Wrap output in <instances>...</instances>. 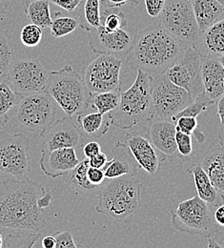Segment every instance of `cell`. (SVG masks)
<instances>
[{"mask_svg": "<svg viewBox=\"0 0 224 248\" xmlns=\"http://www.w3.org/2000/svg\"><path fill=\"white\" fill-rule=\"evenodd\" d=\"M79 161L75 148H61L51 151L41 150L38 163L46 176L56 179L75 168Z\"/></svg>", "mask_w": 224, "mask_h": 248, "instance_id": "18", "label": "cell"}, {"mask_svg": "<svg viewBox=\"0 0 224 248\" xmlns=\"http://www.w3.org/2000/svg\"><path fill=\"white\" fill-rule=\"evenodd\" d=\"M187 172L193 176L197 196L216 208L219 205L218 189L213 185L200 163H193L188 167Z\"/></svg>", "mask_w": 224, "mask_h": 248, "instance_id": "24", "label": "cell"}, {"mask_svg": "<svg viewBox=\"0 0 224 248\" xmlns=\"http://www.w3.org/2000/svg\"><path fill=\"white\" fill-rule=\"evenodd\" d=\"M187 48L158 22L134 36L127 64L155 77L164 73Z\"/></svg>", "mask_w": 224, "mask_h": 248, "instance_id": "2", "label": "cell"}, {"mask_svg": "<svg viewBox=\"0 0 224 248\" xmlns=\"http://www.w3.org/2000/svg\"><path fill=\"white\" fill-rule=\"evenodd\" d=\"M45 92L52 95L68 117H74L88 108L90 93L83 78L71 65L49 74Z\"/></svg>", "mask_w": 224, "mask_h": 248, "instance_id": "5", "label": "cell"}, {"mask_svg": "<svg viewBox=\"0 0 224 248\" xmlns=\"http://www.w3.org/2000/svg\"><path fill=\"white\" fill-rule=\"evenodd\" d=\"M3 242H4V237H3V234L0 232V248H3Z\"/></svg>", "mask_w": 224, "mask_h": 248, "instance_id": "52", "label": "cell"}, {"mask_svg": "<svg viewBox=\"0 0 224 248\" xmlns=\"http://www.w3.org/2000/svg\"><path fill=\"white\" fill-rule=\"evenodd\" d=\"M158 19L166 31L188 47L200 34L191 0H167Z\"/></svg>", "mask_w": 224, "mask_h": 248, "instance_id": "8", "label": "cell"}, {"mask_svg": "<svg viewBox=\"0 0 224 248\" xmlns=\"http://www.w3.org/2000/svg\"><path fill=\"white\" fill-rule=\"evenodd\" d=\"M89 162H90V166H92V167L103 169L108 162V158H107V155H105L104 153L100 152L99 154L89 158Z\"/></svg>", "mask_w": 224, "mask_h": 248, "instance_id": "44", "label": "cell"}, {"mask_svg": "<svg viewBox=\"0 0 224 248\" xmlns=\"http://www.w3.org/2000/svg\"><path fill=\"white\" fill-rule=\"evenodd\" d=\"M134 36L127 28L107 31L101 25L89 31V45L96 54L112 55L121 59L128 55Z\"/></svg>", "mask_w": 224, "mask_h": 248, "instance_id": "15", "label": "cell"}, {"mask_svg": "<svg viewBox=\"0 0 224 248\" xmlns=\"http://www.w3.org/2000/svg\"><path fill=\"white\" fill-rule=\"evenodd\" d=\"M56 103L46 92L23 95L16 106L15 118L27 130L41 131L55 122Z\"/></svg>", "mask_w": 224, "mask_h": 248, "instance_id": "11", "label": "cell"}, {"mask_svg": "<svg viewBox=\"0 0 224 248\" xmlns=\"http://www.w3.org/2000/svg\"><path fill=\"white\" fill-rule=\"evenodd\" d=\"M41 150L51 151L61 148H80L85 140L73 121L72 117H65L54 122L40 132Z\"/></svg>", "mask_w": 224, "mask_h": 248, "instance_id": "14", "label": "cell"}, {"mask_svg": "<svg viewBox=\"0 0 224 248\" xmlns=\"http://www.w3.org/2000/svg\"><path fill=\"white\" fill-rule=\"evenodd\" d=\"M147 123L146 135L154 146L166 158L179 156L176 142L177 129L175 123L162 120H150Z\"/></svg>", "mask_w": 224, "mask_h": 248, "instance_id": "17", "label": "cell"}, {"mask_svg": "<svg viewBox=\"0 0 224 248\" xmlns=\"http://www.w3.org/2000/svg\"><path fill=\"white\" fill-rule=\"evenodd\" d=\"M49 74L36 59L15 60L6 79L15 93L26 95L45 92Z\"/></svg>", "mask_w": 224, "mask_h": 248, "instance_id": "12", "label": "cell"}, {"mask_svg": "<svg viewBox=\"0 0 224 248\" xmlns=\"http://www.w3.org/2000/svg\"></svg>", "mask_w": 224, "mask_h": 248, "instance_id": "55", "label": "cell"}, {"mask_svg": "<svg viewBox=\"0 0 224 248\" xmlns=\"http://www.w3.org/2000/svg\"><path fill=\"white\" fill-rule=\"evenodd\" d=\"M78 14L79 27L89 31L101 24V0H82Z\"/></svg>", "mask_w": 224, "mask_h": 248, "instance_id": "28", "label": "cell"}, {"mask_svg": "<svg viewBox=\"0 0 224 248\" xmlns=\"http://www.w3.org/2000/svg\"><path fill=\"white\" fill-rule=\"evenodd\" d=\"M50 2L63 9L66 12L73 13L80 6L82 0H50Z\"/></svg>", "mask_w": 224, "mask_h": 248, "instance_id": "42", "label": "cell"}, {"mask_svg": "<svg viewBox=\"0 0 224 248\" xmlns=\"http://www.w3.org/2000/svg\"><path fill=\"white\" fill-rule=\"evenodd\" d=\"M50 0H26L24 12L30 23L41 29L51 26L53 18L50 10Z\"/></svg>", "mask_w": 224, "mask_h": 248, "instance_id": "27", "label": "cell"}, {"mask_svg": "<svg viewBox=\"0 0 224 248\" xmlns=\"http://www.w3.org/2000/svg\"><path fill=\"white\" fill-rule=\"evenodd\" d=\"M0 193V228L7 233H39L46 225L45 210L37 205V199L46 190L31 180L10 178L2 182Z\"/></svg>", "mask_w": 224, "mask_h": 248, "instance_id": "1", "label": "cell"}, {"mask_svg": "<svg viewBox=\"0 0 224 248\" xmlns=\"http://www.w3.org/2000/svg\"><path fill=\"white\" fill-rule=\"evenodd\" d=\"M110 121L107 116L96 113L87 115L77 114V127L79 128L85 141L95 140L105 135L110 127Z\"/></svg>", "mask_w": 224, "mask_h": 248, "instance_id": "25", "label": "cell"}, {"mask_svg": "<svg viewBox=\"0 0 224 248\" xmlns=\"http://www.w3.org/2000/svg\"><path fill=\"white\" fill-rule=\"evenodd\" d=\"M214 210L215 207L194 196L178 205L172 213V224L179 232L211 239L221 229L214 217Z\"/></svg>", "mask_w": 224, "mask_h": 248, "instance_id": "6", "label": "cell"}, {"mask_svg": "<svg viewBox=\"0 0 224 248\" xmlns=\"http://www.w3.org/2000/svg\"><path fill=\"white\" fill-rule=\"evenodd\" d=\"M152 76L136 69L133 85L121 91L119 106L108 115L110 124L122 130H129L136 124L151 119V83Z\"/></svg>", "mask_w": 224, "mask_h": 248, "instance_id": "3", "label": "cell"}, {"mask_svg": "<svg viewBox=\"0 0 224 248\" xmlns=\"http://www.w3.org/2000/svg\"><path fill=\"white\" fill-rule=\"evenodd\" d=\"M3 242V248H32L40 237L39 233L29 234H16L6 233Z\"/></svg>", "mask_w": 224, "mask_h": 248, "instance_id": "34", "label": "cell"}, {"mask_svg": "<svg viewBox=\"0 0 224 248\" xmlns=\"http://www.w3.org/2000/svg\"><path fill=\"white\" fill-rule=\"evenodd\" d=\"M164 74L174 84L186 90L194 98L204 90L201 75V56L192 46H189Z\"/></svg>", "mask_w": 224, "mask_h": 248, "instance_id": "13", "label": "cell"}, {"mask_svg": "<svg viewBox=\"0 0 224 248\" xmlns=\"http://www.w3.org/2000/svg\"><path fill=\"white\" fill-rule=\"evenodd\" d=\"M213 104H215V102L203 91L202 93H199L197 96L194 97V99L193 100L191 104H189L187 107H185L182 111H180L173 119V123H175L178 118L183 117V116L197 118L198 115H200L202 112L206 111L207 108Z\"/></svg>", "mask_w": 224, "mask_h": 248, "instance_id": "33", "label": "cell"}, {"mask_svg": "<svg viewBox=\"0 0 224 248\" xmlns=\"http://www.w3.org/2000/svg\"><path fill=\"white\" fill-rule=\"evenodd\" d=\"M218 1H219L221 4H223L224 6V0H218Z\"/></svg>", "mask_w": 224, "mask_h": 248, "instance_id": "54", "label": "cell"}, {"mask_svg": "<svg viewBox=\"0 0 224 248\" xmlns=\"http://www.w3.org/2000/svg\"><path fill=\"white\" fill-rule=\"evenodd\" d=\"M194 99L186 90L174 84L164 73L157 75L152 78L151 83L150 120L173 122V119Z\"/></svg>", "mask_w": 224, "mask_h": 248, "instance_id": "7", "label": "cell"}, {"mask_svg": "<svg viewBox=\"0 0 224 248\" xmlns=\"http://www.w3.org/2000/svg\"><path fill=\"white\" fill-rule=\"evenodd\" d=\"M30 172L29 139L23 134L0 132V175L25 180Z\"/></svg>", "mask_w": 224, "mask_h": 248, "instance_id": "9", "label": "cell"}, {"mask_svg": "<svg viewBox=\"0 0 224 248\" xmlns=\"http://www.w3.org/2000/svg\"><path fill=\"white\" fill-rule=\"evenodd\" d=\"M112 160H108L106 166L103 168L106 180L127 175L137 176L139 166L125 142H117L112 150Z\"/></svg>", "mask_w": 224, "mask_h": 248, "instance_id": "19", "label": "cell"}, {"mask_svg": "<svg viewBox=\"0 0 224 248\" xmlns=\"http://www.w3.org/2000/svg\"><path fill=\"white\" fill-rule=\"evenodd\" d=\"M87 177L89 182L94 186H101L106 181L104 170L92 166H90L87 171Z\"/></svg>", "mask_w": 224, "mask_h": 248, "instance_id": "41", "label": "cell"}, {"mask_svg": "<svg viewBox=\"0 0 224 248\" xmlns=\"http://www.w3.org/2000/svg\"><path fill=\"white\" fill-rule=\"evenodd\" d=\"M219 61H220V62L222 63V65L224 66V54L223 55V56H221V57L219 58Z\"/></svg>", "mask_w": 224, "mask_h": 248, "instance_id": "53", "label": "cell"}, {"mask_svg": "<svg viewBox=\"0 0 224 248\" xmlns=\"http://www.w3.org/2000/svg\"><path fill=\"white\" fill-rule=\"evenodd\" d=\"M203 91L215 102L224 93V68L219 59L201 57Z\"/></svg>", "mask_w": 224, "mask_h": 248, "instance_id": "21", "label": "cell"}, {"mask_svg": "<svg viewBox=\"0 0 224 248\" xmlns=\"http://www.w3.org/2000/svg\"><path fill=\"white\" fill-rule=\"evenodd\" d=\"M56 248H75L77 245L75 243L71 232H58L56 235Z\"/></svg>", "mask_w": 224, "mask_h": 248, "instance_id": "39", "label": "cell"}, {"mask_svg": "<svg viewBox=\"0 0 224 248\" xmlns=\"http://www.w3.org/2000/svg\"><path fill=\"white\" fill-rule=\"evenodd\" d=\"M214 217L217 221V223L222 227H224V204L217 206L214 210Z\"/></svg>", "mask_w": 224, "mask_h": 248, "instance_id": "47", "label": "cell"}, {"mask_svg": "<svg viewBox=\"0 0 224 248\" xmlns=\"http://www.w3.org/2000/svg\"><path fill=\"white\" fill-rule=\"evenodd\" d=\"M42 29L32 23L23 27L20 33V39L22 44L30 48L38 46L42 40Z\"/></svg>", "mask_w": 224, "mask_h": 248, "instance_id": "37", "label": "cell"}, {"mask_svg": "<svg viewBox=\"0 0 224 248\" xmlns=\"http://www.w3.org/2000/svg\"><path fill=\"white\" fill-rule=\"evenodd\" d=\"M101 152V146L96 140H89L83 145V154L85 157L91 158Z\"/></svg>", "mask_w": 224, "mask_h": 248, "instance_id": "43", "label": "cell"}, {"mask_svg": "<svg viewBox=\"0 0 224 248\" xmlns=\"http://www.w3.org/2000/svg\"><path fill=\"white\" fill-rule=\"evenodd\" d=\"M175 124H176L177 131H179L191 136L194 134L198 142H203L205 140V136L200 132H196L197 125H198L196 118L187 117V116L179 117L177 119Z\"/></svg>", "mask_w": 224, "mask_h": 248, "instance_id": "36", "label": "cell"}, {"mask_svg": "<svg viewBox=\"0 0 224 248\" xmlns=\"http://www.w3.org/2000/svg\"><path fill=\"white\" fill-rule=\"evenodd\" d=\"M10 6V0H0V18L6 14Z\"/></svg>", "mask_w": 224, "mask_h": 248, "instance_id": "50", "label": "cell"}, {"mask_svg": "<svg viewBox=\"0 0 224 248\" xmlns=\"http://www.w3.org/2000/svg\"><path fill=\"white\" fill-rule=\"evenodd\" d=\"M121 91V88H119L109 92L90 93L88 99V108L91 107L96 109L98 113L103 115L109 114L119 106Z\"/></svg>", "mask_w": 224, "mask_h": 248, "instance_id": "29", "label": "cell"}, {"mask_svg": "<svg viewBox=\"0 0 224 248\" xmlns=\"http://www.w3.org/2000/svg\"><path fill=\"white\" fill-rule=\"evenodd\" d=\"M193 48L201 56L219 59L224 54V16L202 31Z\"/></svg>", "mask_w": 224, "mask_h": 248, "instance_id": "20", "label": "cell"}, {"mask_svg": "<svg viewBox=\"0 0 224 248\" xmlns=\"http://www.w3.org/2000/svg\"><path fill=\"white\" fill-rule=\"evenodd\" d=\"M23 95L15 93L6 79L0 83V125H5L9 121V112L15 108Z\"/></svg>", "mask_w": 224, "mask_h": 248, "instance_id": "30", "label": "cell"}, {"mask_svg": "<svg viewBox=\"0 0 224 248\" xmlns=\"http://www.w3.org/2000/svg\"><path fill=\"white\" fill-rule=\"evenodd\" d=\"M217 105H218V115L221 120V124L224 126V93L223 96L218 100Z\"/></svg>", "mask_w": 224, "mask_h": 248, "instance_id": "48", "label": "cell"}, {"mask_svg": "<svg viewBox=\"0 0 224 248\" xmlns=\"http://www.w3.org/2000/svg\"><path fill=\"white\" fill-rule=\"evenodd\" d=\"M198 162L218 191L224 194V148H214L207 151L200 156Z\"/></svg>", "mask_w": 224, "mask_h": 248, "instance_id": "23", "label": "cell"}, {"mask_svg": "<svg viewBox=\"0 0 224 248\" xmlns=\"http://www.w3.org/2000/svg\"><path fill=\"white\" fill-rule=\"evenodd\" d=\"M41 246L43 248H56V238L53 236H47L42 240Z\"/></svg>", "mask_w": 224, "mask_h": 248, "instance_id": "49", "label": "cell"}, {"mask_svg": "<svg viewBox=\"0 0 224 248\" xmlns=\"http://www.w3.org/2000/svg\"><path fill=\"white\" fill-rule=\"evenodd\" d=\"M166 1L167 0H144L147 14L154 18H158L166 4Z\"/></svg>", "mask_w": 224, "mask_h": 248, "instance_id": "40", "label": "cell"}, {"mask_svg": "<svg viewBox=\"0 0 224 248\" xmlns=\"http://www.w3.org/2000/svg\"><path fill=\"white\" fill-rule=\"evenodd\" d=\"M129 2L137 3L138 0H101L102 5L107 7H112V8H120L126 5Z\"/></svg>", "mask_w": 224, "mask_h": 248, "instance_id": "46", "label": "cell"}, {"mask_svg": "<svg viewBox=\"0 0 224 248\" xmlns=\"http://www.w3.org/2000/svg\"><path fill=\"white\" fill-rule=\"evenodd\" d=\"M122 60L112 55L97 54L83 67V80L89 93H103L121 88Z\"/></svg>", "mask_w": 224, "mask_h": 248, "instance_id": "10", "label": "cell"}, {"mask_svg": "<svg viewBox=\"0 0 224 248\" xmlns=\"http://www.w3.org/2000/svg\"><path fill=\"white\" fill-rule=\"evenodd\" d=\"M15 62L14 49L8 31L0 29V79H6Z\"/></svg>", "mask_w": 224, "mask_h": 248, "instance_id": "32", "label": "cell"}, {"mask_svg": "<svg viewBox=\"0 0 224 248\" xmlns=\"http://www.w3.org/2000/svg\"><path fill=\"white\" fill-rule=\"evenodd\" d=\"M107 31H117L127 28V18L119 8L107 7L101 4V24Z\"/></svg>", "mask_w": 224, "mask_h": 248, "instance_id": "31", "label": "cell"}, {"mask_svg": "<svg viewBox=\"0 0 224 248\" xmlns=\"http://www.w3.org/2000/svg\"><path fill=\"white\" fill-rule=\"evenodd\" d=\"M176 142H177V149L178 154L179 157L187 158L190 157L194 151L192 137L191 135L184 134L182 132L177 131L176 133Z\"/></svg>", "mask_w": 224, "mask_h": 248, "instance_id": "38", "label": "cell"}, {"mask_svg": "<svg viewBox=\"0 0 224 248\" xmlns=\"http://www.w3.org/2000/svg\"><path fill=\"white\" fill-rule=\"evenodd\" d=\"M89 167H90L89 158L85 157L84 159L80 160L79 163L75 168L65 173L62 176L63 181L72 188L76 189L87 195L92 196V195L98 194L102 186H94L89 182L87 177V171Z\"/></svg>", "mask_w": 224, "mask_h": 248, "instance_id": "26", "label": "cell"}, {"mask_svg": "<svg viewBox=\"0 0 224 248\" xmlns=\"http://www.w3.org/2000/svg\"><path fill=\"white\" fill-rule=\"evenodd\" d=\"M79 26L78 20L74 17L69 16H60L57 17L52 21L50 26L51 34L54 37L60 38L72 33Z\"/></svg>", "mask_w": 224, "mask_h": 248, "instance_id": "35", "label": "cell"}, {"mask_svg": "<svg viewBox=\"0 0 224 248\" xmlns=\"http://www.w3.org/2000/svg\"><path fill=\"white\" fill-rule=\"evenodd\" d=\"M139 168L146 173L155 175L160 170V164L166 157L154 146L146 134L139 131L129 132L125 141Z\"/></svg>", "mask_w": 224, "mask_h": 248, "instance_id": "16", "label": "cell"}, {"mask_svg": "<svg viewBox=\"0 0 224 248\" xmlns=\"http://www.w3.org/2000/svg\"><path fill=\"white\" fill-rule=\"evenodd\" d=\"M218 139H219V141H220V144L221 146L224 148V126H222L219 130V133H218Z\"/></svg>", "mask_w": 224, "mask_h": 248, "instance_id": "51", "label": "cell"}, {"mask_svg": "<svg viewBox=\"0 0 224 248\" xmlns=\"http://www.w3.org/2000/svg\"><path fill=\"white\" fill-rule=\"evenodd\" d=\"M200 33L224 16V6L218 0H191Z\"/></svg>", "mask_w": 224, "mask_h": 248, "instance_id": "22", "label": "cell"}, {"mask_svg": "<svg viewBox=\"0 0 224 248\" xmlns=\"http://www.w3.org/2000/svg\"><path fill=\"white\" fill-rule=\"evenodd\" d=\"M141 182L137 176H122L105 181L97 194L96 211L116 219L134 215L140 206Z\"/></svg>", "mask_w": 224, "mask_h": 248, "instance_id": "4", "label": "cell"}, {"mask_svg": "<svg viewBox=\"0 0 224 248\" xmlns=\"http://www.w3.org/2000/svg\"><path fill=\"white\" fill-rule=\"evenodd\" d=\"M53 201V197L51 195L50 192L46 191L43 195H41L38 199H37V205L40 209L45 210L52 202Z\"/></svg>", "mask_w": 224, "mask_h": 248, "instance_id": "45", "label": "cell"}]
</instances>
